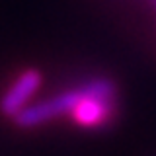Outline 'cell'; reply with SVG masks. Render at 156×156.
Returning a JSON list of instances; mask_svg holds the SVG:
<instances>
[{
	"mask_svg": "<svg viewBox=\"0 0 156 156\" xmlns=\"http://www.w3.org/2000/svg\"><path fill=\"white\" fill-rule=\"evenodd\" d=\"M41 82L43 74L37 68H27L22 74H18V78L0 98V113L14 119L20 111L27 107V101L37 94V90L41 88Z\"/></svg>",
	"mask_w": 156,
	"mask_h": 156,
	"instance_id": "7a4b0ae2",
	"label": "cell"
},
{
	"mask_svg": "<svg viewBox=\"0 0 156 156\" xmlns=\"http://www.w3.org/2000/svg\"><path fill=\"white\" fill-rule=\"evenodd\" d=\"M86 94L76 107L70 111V117L76 125L86 129H98L111 123L117 109V88L109 78H92L86 82Z\"/></svg>",
	"mask_w": 156,
	"mask_h": 156,
	"instance_id": "6da1fadb",
	"label": "cell"
}]
</instances>
